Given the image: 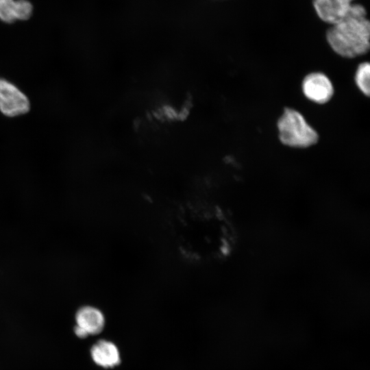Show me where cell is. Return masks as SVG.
<instances>
[{
  "mask_svg": "<svg viewBox=\"0 0 370 370\" xmlns=\"http://www.w3.org/2000/svg\"><path fill=\"white\" fill-rule=\"evenodd\" d=\"M366 16L365 7L354 3L344 19L328 29L326 38L335 53L343 58H353L369 51L370 23Z\"/></svg>",
  "mask_w": 370,
  "mask_h": 370,
  "instance_id": "obj_1",
  "label": "cell"
},
{
  "mask_svg": "<svg viewBox=\"0 0 370 370\" xmlns=\"http://www.w3.org/2000/svg\"><path fill=\"white\" fill-rule=\"evenodd\" d=\"M277 127L280 142L291 147L307 148L319 140L317 132L299 111L293 108H284Z\"/></svg>",
  "mask_w": 370,
  "mask_h": 370,
  "instance_id": "obj_2",
  "label": "cell"
},
{
  "mask_svg": "<svg viewBox=\"0 0 370 370\" xmlns=\"http://www.w3.org/2000/svg\"><path fill=\"white\" fill-rule=\"evenodd\" d=\"M73 331L75 334L79 338H85L88 336L85 330L77 325L74 327Z\"/></svg>",
  "mask_w": 370,
  "mask_h": 370,
  "instance_id": "obj_10",
  "label": "cell"
},
{
  "mask_svg": "<svg viewBox=\"0 0 370 370\" xmlns=\"http://www.w3.org/2000/svg\"><path fill=\"white\" fill-rule=\"evenodd\" d=\"M76 325L86 332L88 335L99 334L105 325V318L101 310L95 307L84 306L75 313Z\"/></svg>",
  "mask_w": 370,
  "mask_h": 370,
  "instance_id": "obj_6",
  "label": "cell"
},
{
  "mask_svg": "<svg viewBox=\"0 0 370 370\" xmlns=\"http://www.w3.org/2000/svg\"><path fill=\"white\" fill-rule=\"evenodd\" d=\"M33 11L27 0H0V19L7 23L28 19Z\"/></svg>",
  "mask_w": 370,
  "mask_h": 370,
  "instance_id": "obj_8",
  "label": "cell"
},
{
  "mask_svg": "<svg viewBox=\"0 0 370 370\" xmlns=\"http://www.w3.org/2000/svg\"><path fill=\"white\" fill-rule=\"evenodd\" d=\"M354 0H313L319 17L324 22L334 25L344 19L350 12Z\"/></svg>",
  "mask_w": 370,
  "mask_h": 370,
  "instance_id": "obj_5",
  "label": "cell"
},
{
  "mask_svg": "<svg viewBox=\"0 0 370 370\" xmlns=\"http://www.w3.org/2000/svg\"><path fill=\"white\" fill-rule=\"evenodd\" d=\"M301 90L308 100L318 104L328 102L334 92L330 78L321 72H312L308 74L302 81Z\"/></svg>",
  "mask_w": 370,
  "mask_h": 370,
  "instance_id": "obj_4",
  "label": "cell"
},
{
  "mask_svg": "<svg viewBox=\"0 0 370 370\" xmlns=\"http://www.w3.org/2000/svg\"><path fill=\"white\" fill-rule=\"evenodd\" d=\"M31 104L28 97L16 84L0 77V112L14 118L27 114Z\"/></svg>",
  "mask_w": 370,
  "mask_h": 370,
  "instance_id": "obj_3",
  "label": "cell"
},
{
  "mask_svg": "<svg viewBox=\"0 0 370 370\" xmlns=\"http://www.w3.org/2000/svg\"><path fill=\"white\" fill-rule=\"evenodd\" d=\"M354 80L360 92L369 97L370 93V65L368 62H362L358 66Z\"/></svg>",
  "mask_w": 370,
  "mask_h": 370,
  "instance_id": "obj_9",
  "label": "cell"
},
{
  "mask_svg": "<svg viewBox=\"0 0 370 370\" xmlns=\"http://www.w3.org/2000/svg\"><path fill=\"white\" fill-rule=\"evenodd\" d=\"M92 360L103 368H112L119 365L120 354L116 346L106 340H99L90 349Z\"/></svg>",
  "mask_w": 370,
  "mask_h": 370,
  "instance_id": "obj_7",
  "label": "cell"
}]
</instances>
